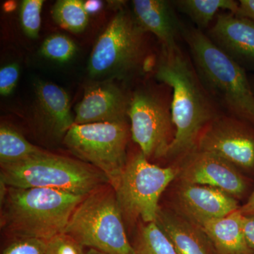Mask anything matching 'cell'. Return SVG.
<instances>
[{
    "instance_id": "6da1fadb",
    "label": "cell",
    "mask_w": 254,
    "mask_h": 254,
    "mask_svg": "<svg viewBox=\"0 0 254 254\" xmlns=\"http://www.w3.org/2000/svg\"><path fill=\"white\" fill-rule=\"evenodd\" d=\"M155 77L173 90L171 114L175 133L166 157L188 154L195 150L207 125L220 116L219 108L202 86L191 61L178 46L163 47Z\"/></svg>"
},
{
    "instance_id": "7a4b0ae2",
    "label": "cell",
    "mask_w": 254,
    "mask_h": 254,
    "mask_svg": "<svg viewBox=\"0 0 254 254\" xmlns=\"http://www.w3.org/2000/svg\"><path fill=\"white\" fill-rule=\"evenodd\" d=\"M182 37L202 86L219 109L254 126V93L247 71L201 30L183 26Z\"/></svg>"
},
{
    "instance_id": "3957f363",
    "label": "cell",
    "mask_w": 254,
    "mask_h": 254,
    "mask_svg": "<svg viewBox=\"0 0 254 254\" xmlns=\"http://www.w3.org/2000/svg\"><path fill=\"white\" fill-rule=\"evenodd\" d=\"M86 196L46 188L8 187L1 203V227L12 239L49 241L64 232Z\"/></svg>"
},
{
    "instance_id": "277c9868",
    "label": "cell",
    "mask_w": 254,
    "mask_h": 254,
    "mask_svg": "<svg viewBox=\"0 0 254 254\" xmlns=\"http://www.w3.org/2000/svg\"><path fill=\"white\" fill-rule=\"evenodd\" d=\"M0 180L13 188L53 189L83 196L110 185L104 174L89 164L47 151L1 166Z\"/></svg>"
},
{
    "instance_id": "5b68a950",
    "label": "cell",
    "mask_w": 254,
    "mask_h": 254,
    "mask_svg": "<svg viewBox=\"0 0 254 254\" xmlns=\"http://www.w3.org/2000/svg\"><path fill=\"white\" fill-rule=\"evenodd\" d=\"M125 222L115 190L106 185L85 197L64 233L83 247L106 254H136Z\"/></svg>"
},
{
    "instance_id": "8992f818",
    "label": "cell",
    "mask_w": 254,
    "mask_h": 254,
    "mask_svg": "<svg viewBox=\"0 0 254 254\" xmlns=\"http://www.w3.org/2000/svg\"><path fill=\"white\" fill-rule=\"evenodd\" d=\"M180 172V168L150 163L141 152L130 159L115 189L125 222H155L160 196Z\"/></svg>"
},
{
    "instance_id": "52a82bcc",
    "label": "cell",
    "mask_w": 254,
    "mask_h": 254,
    "mask_svg": "<svg viewBox=\"0 0 254 254\" xmlns=\"http://www.w3.org/2000/svg\"><path fill=\"white\" fill-rule=\"evenodd\" d=\"M130 133L127 122L74 124L63 141L78 160L104 174L115 190L128 162L127 148Z\"/></svg>"
},
{
    "instance_id": "ba28073f",
    "label": "cell",
    "mask_w": 254,
    "mask_h": 254,
    "mask_svg": "<svg viewBox=\"0 0 254 254\" xmlns=\"http://www.w3.org/2000/svg\"><path fill=\"white\" fill-rule=\"evenodd\" d=\"M145 33L129 13L119 11L92 50L89 74L96 77L127 73L136 68L143 57Z\"/></svg>"
},
{
    "instance_id": "9c48e42d",
    "label": "cell",
    "mask_w": 254,
    "mask_h": 254,
    "mask_svg": "<svg viewBox=\"0 0 254 254\" xmlns=\"http://www.w3.org/2000/svg\"><path fill=\"white\" fill-rule=\"evenodd\" d=\"M128 117L132 139L145 158L166 156L175 136L171 111L166 105L154 95L138 92L130 100Z\"/></svg>"
},
{
    "instance_id": "30bf717a",
    "label": "cell",
    "mask_w": 254,
    "mask_h": 254,
    "mask_svg": "<svg viewBox=\"0 0 254 254\" xmlns=\"http://www.w3.org/2000/svg\"><path fill=\"white\" fill-rule=\"evenodd\" d=\"M195 149L208 152L235 167L254 169V126L232 116H218L200 133Z\"/></svg>"
},
{
    "instance_id": "8fae6325",
    "label": "cell",
    "mask_w": 254,
    "mask_h": 254,
    "mask_svg": "<svg viewBox=\"0 0 254 254\" xmlns=\"http://www.w3.org/2000/svg\"><path fill=\"white\" fill-rule=\"evenodd\" d=\"M185 156L180 168L183 183L215 187L235 198L245 193L247 184L235 165L217 155L196 149Z\"/></svg>"
},
{
    "instance_id": "7c38bea8",
    "label": "cell",
    "mask_w": 254,
    "mask_h": 254,
    "mask_svg": "<svg viewBox=\"0 0 254 254\" xmlns=\"http://www.w3.org/2000/svg\"><path fill=\"white\" fill-rule=\"evenodd\" d=\"M176 201L177 212L198 226L227 216L240 207L236 198L219 189L183 182L177 190Z\"/></svg>"
},
{
    "instance_id": "4fadbf2b",
    "label": "cell",
    "mask_w": 254,
    "mask_h": 254,
    "mask_svg": "<svg viewBox=\"0 0 254 254\" xmlns=\"http://www.w3.org/2000/svg\"><path fill=\"white\" fill-rule=\"evenodd\" d=\"M130 100L116 85L97 83L86 88L75 108L76 125L127 122Z\"/></svg>"
},
{
    "instance_id": "5bb4252c",
    "label": "cell",
    "mask_w": 254,
    "mask_h": 254,
    "mask_svg": "<svg viewBox=\"0 0 254 254\" xmlns=\"http://www.w3.org/2000/svg\"><path fill=\"white\" fill-rule=\"evenodd\" d=\"M205 34L246 71H254V21L231 12L217 15Z\"/></svg>"
},
{
    "instance_id": "9a60e30c",
    "label": "cell",
    "mask_w": 254,
    "mask_h": 254,
    "mask_svg": "<svg viewBox=\"0 0 254 254\" xmlns=\"http://www.w3.org/2000/svg\"><path fill=\"white\" fill-rule=\"evenodd\" d=\"M155 222L177 254H217L201 227L178 212L160 207Z\"/></svg>"
},
{
    "instance_id": "2e32d148",
    "label": "cell",
    "mask_w": 254,
    "mask_h": 254,
    "mask_svg": "<svg viewBox=\"0 0 254 254\" xmlns=\"http://www.w3.org/2000/svg\"><path fill=\"white\" fill-rule=\"evenodd\" d=\"M133 17L145 32L158 37L165 48L178 46L184 25L179 21L170 3L164 0H134Z\"/></svg>"
},
{
    "instance_id": "e0dca14e",
    "label": "cell",
    "mask_w": 254,
    "mask_h": 254,
    "mask_svg": "<svg viewBox=\"0 0 254 254\" xmlns=\"http://www.w3.org/2000/svg\"><path fill=\"white\" fill-rule=\"evenodd\" d=\"M36 94L40 115L47 130L53 136L64 138L75 124L67 93L53 83L40 81L36 86Z\"/></svg>"
},
{
    "instance_id": "ac0fdd59",
    "label": "cell",
    "mask_w": 254,
    "mask_h": 254,
    "mask_svg": "<svg viewBox=\"0 0 254 254\" xmlns=\"http://www.w3.org/2000/svg\"><path fill=\"white\" fill-rule=\"evenodd\" d=\"M200 227L217 254H254L244 232L243 215L238 210Z\"/></svg>"
},
{
    "instance_id": "d6986e66",
    "label": "cell",
    "mask_w": 254,
    "mask_h": 254,
    "mask_svg": "<svg viewBox=\"0 0 254 254\" xmlns=\"http://www.w3.org/2000/svg\"><path fill=\"white\" fill-rule=\"evenodd\" d=\"M173 4L190 17L198 29L203 31L220 10H228L235 14L239 2L234 0H177Z\"/></svg>"
},
{
    "instance_id": "ffe728a7",
    "label": "cell",
    "mask_w": 254,
    "mask_h": 254,
    "mask_svg": "<svg viewBox=\"0 0 254 254\" xmlns=\"http://www.w3.org/2000/svg\"><path fill=\"white\" fill-rule=\"evenodd\" d=\"M45 150L28 141L22 134L6 125L0 127V165H13L41 154Z\"/></svg>"
},
{
    "instance_id": "44dd1931",
    "label": "cell",
    "mask_w": 254,
    "mask_h": 254,
    "mask_svg": "<svg viewBox=\"0 0 254 254\" xmlns=\"http://www.w3.org/2000/svg\"><path fill=\"white\" fill-rule=\"evenodd\" d=\"M55 22L72 33L84 31L89 20V14L81 0H59L52 9Z\"/></svg>"
},
{
    "instance_id": "7402d4cb",
    "label": "cell",
    "mask_w": 254,
    "mask_h": 254,
    "mask_svg": "<svg viewBox=\"0 0 254 254\" xmlns=\"http://www.w3.org/2000/svg\"><path fill=\"white\" fill-rule=\"evenodd\" d=\"M133 247L136 254H177L170 241L155 222L142 223Z\"/></svg>"
},
{
    "instance_id": "603a6c76",
    "label": "cell",
    "mask_w": 254,
    "mask_h": 254,
    "mask_svg": "<svg viewBox=\"0 0 254 254\" xmlns=\"http://www.w3.org/2000/svg\"><path fill=\"white\" fill-rule=\"evenodd\" d=\"M76 51L74 42L68 37L55 34L43 42L41 53L43 56L58 63H66L73 58Z\"/></svg>"
},
{
    "instance_id": "cb8c5ba5",
    "label": "cell",
    "mask_w": 254,
    "mask_h": 254,
    "mask_svg": "<svg viewBox=\"0 0 254 254\" xmlns=\"http://www.w3.org/2000/svg\"><path fill=\"white\" fill-rule=\"evenodd\" d=\"M43 0H23L20 10V20L25 33L29 38H36L41 26Z\"/></svg>"
},
{
    "instance_id": "d4e9b609",
    "label": "cell",
    "mask_w": 254,
    "mask_h": 254,
    "mask_svg": "<svg viewBox=\"0 0 254 254\" xmlns=\"http://www.w3.org/2000/svg\"><path fill=\"white\" fill-rule=\"evenodd\" d=\"M48 241L37 238H14L1 254H48Z\"/></svg>"
},
{
    "instance_id": "484cf974",
    "label": "cell",
    "mask_w": 254,
    "mask_h": 254,
    "mask_svg": "<svg viewBox=\"0 0 254 254\" xmlns=\"http://www.w3.org/2000/svg\"><path fill=\"white\" fill-rule=\"evenodd\" d=\"M84 247L63 233L48 241V254H85Z\"/></svg>"
},
{
    "instance_id": "4316f807",
    "label": "cell",
    "mask_w": 254,
    "mask_h": 254,
    "mask_svg": "<svg viewBox=\"0 0 254 254\" xmlns=\"http://www.w3.org/2000/svg\"><path fill=\"white\" fill-rule=\"evenodd\" d=\"M19 68L16 64H10L0 69V93L3 96L9 95L17 83Z\"/></svg>"
},
{
    "instance_id": "83f0119b",
    "label": "cell",
    "mask_w": 254,
    "mask_h": 254,
    "mask_svg": "<svg viewBox=\"0 0 254 254\" xmlns=\"http://www.w3.org/2000/svg\"><path fill=\"white\" fill-rule=\"evenodd\" d=\"M236 15L238 17L248 18L254 21V0H240Z\"/></svg>"
},
{
    "instance_id": "f1b7e54d",
    "label": "cell",
    "mask_w": 254,
    "mask_h": 254,
    "mask_svg": "<svg viewBox=\"0 0 254 254\" xmlns=\"http://www.w3.org/2000/svg\"><path fill=\"white\" fill-rule=\"evenodd\" d=\"M243 227L247 242L254 250V215H243Z\"/></svg>"
},
{
    "instance_id": "f546056e",
    "label": "cell",
    "mask_w": 254,
    "mask_h": 254,
    "mask_svg": "<svg viewBox=\"0 0 254 254\" xmlns=\"http://www.w3.org/2000/svg\"><path fill=\"white\" fill-rule=\"evenodd\" d=\"M242 215H254V190L247 203L238 209Z\"/></svg>"
},
{
    "instance_id": "4dcf8cb0",
    "label": "cell",
    "mask_w": 254,
    "mask_h": 254,
    "mask_svg": "<svg viewBox=\"0 0 254 254\" xmlns=\"http://www.w3.org/2000/svg\"><path fill=\"white\" fill-rule=\"evenodd\" d=\"M101 1H88L85 3V7L88 14L90 13L95 12L98 11L101 7Z\"/></svg>"
},
{
    "instance_id": "1f68e13d",
    "label": "cell",
    "mask_w": 254,
    "mask_h": 254,
    "mask_svg": "<svg viewBox=\"0 0 254 254\" xmlns=\"http://www.w3.org/2000/svg\"><path fill=\"white\" fill-rule=\"evenodd\" d=\"M85 254H106L103 253V252H100V251L94 250V249H88V250L86 251V253H85Z\"/></svg>"
},
{
    "instance_id": "d6a6232c",
    "label": "cell",
    "mask_w": 254,
    "mask_h": 254,
    "mask_svg": "<svg viewBox=\"0 0 254 254\" xmlns=\"http://www.w3.org/2000/svg\"><path fill=\"white\" fill-rule=\"evenodd\" d=\"M249 78H250V84L251 86H252V91H253L254 93V73L253 75H252V76H249Z\"/></svg>"
}]
</instances>
